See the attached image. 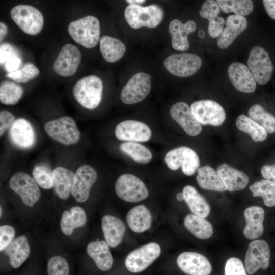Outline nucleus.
<instances>
[{"instance_id":"obj_1","label":"nucleus","mask_w":275,"mask_h":275,"mask_svg":"<svg viewBox=\"0 0 275 275\" xmlns=\"http://www.w3.org/2000/svg\"><path fill=\"white\" fill-rule=\"evenodd\" d=\"M68 31L76 42L86 48L95 47L100 39L99 21L92 15L71 21L68 25Z\"/></svg>"},{"instance_id":"obj_2","label":"nucleus","mask_w":275,"mask_h":275,"mask_svg":"<svg viewBox=\"0 0 275 275\" xmlns=\"http://www.w3.org/2000/svg\"><path fill=\"white\" fill-rule=\"evenodd\" d=\"M103 83L100 78L90 75L78 80L73 88V94L83 107L92 110L99 105L102 99Z\"/></svg>"},{"instance_id":"obj_3","label":"nucleus","mask_w":275,"mask_h":275,"mask_svg":"<svg viewBox=\"0 0 275 275\" xmlns=\"http://www.w3.org/2000/svg\"><path fill=\"white\" fill-rule=\"evenodd\" d=\"M163 16L162 8L155 4L145 7L140 5H129L124 11L126 22L134 29L143 26L155 28L161 22Z\"/></svg>"},{"instance_id":"obj_4","label":"nucleus","mask_w":275,"mask_h":275,"mask_svg":"<svg viewBox=\"0 0 275 275\" xmlns=\"http://www.w3.org/2000/svg\"><path fill=\"white\" fill-rule=\"evenodd\" d=\"M13 21L21 30L30 35H36L43 29L44 18L41 12L31 5H18L10 11Z\"/></svg>"},{"instance_id":"obj_5","label":"nucleus","mask_w":275,"mask_h":275,"mask_svg":"<svg viewBox=\"0 0 275 275\" xmlns=\"http://www.w3.org/2000/svg\"><path fill=\"white\" fill-rule=\"evenodd\" d=\"M47 134L63 145H73L80 139V131L74 120L64 116L47 122L44 126Z\"/></svg>"},{"instance_id":"obj_6","label":"nucleus","mask_w":275,"mask_h":275,"mask_svg":"<svg viewBox=\"0 0 275 275\" xmlns=\"http://www.w3.org/2000/svg\"><path fill=\"white\" fill-rule=\"evenodd\" d=\"M164 161L172 170H177L181 167L182 172L187 176L194 175L200 166V159L197 153L186 146L179 147L168 152Z\"/></svg>"},{"instance_id":"obj_7","label":"nucleus","mask_w":275,"mask_h":275,"mask_svg":"<svg viewBox=\"0 0 275 275\" xmlns=\"http://www.w3.org/2000/svg\"><path fill=\"white\" fill-rule=\"evenodd\" d=\"M115 191L120 198L130 203L143 201L149 195L144 183L136 176L130 174H123L118 178L115 184Z\"/></svg>"},{"instance_id":"obj_8","label":"nucleus","mask_w":275,"mask_h":275,"mask_svg":"<svg viewBox=\"0 0 275 275\" xmlns=\"http://www.w3.org/2000/svg\"><path fill=\"white\" fill-rule=\"evenodd\" d=\"M151 76L144 72L134 74L121 90L120 98L125 104H133L143 101L151 87Z\"/></svg>"},{"instance_id":"obj_9","label":"nucleus","mask_w":275,"mask_h":275,"mask_svg":"<svg viewBox=\"0 0 275 275\" xmlns=\"http://www.w3.org/2000/svg\"><path fill=\"white\" fill-rule=\"evenodd\" d=\"M248 65L256 82L260 85L267 84L270 79L273 66L268 53L260 46H255L251 50Z\"/></svg>"},{"instance_id":"obj_10","label":"nucleus","mask_w":275,"mask_h":275,"mask_svg":"<svg viewBox=\"0 0 275 275\" xmlns=\"http://www.w3.org/2000/svg\"><path fill=\"white\" fill-rule=\"evenodd\" d=\"M9 185L28 206H33L40 198L41 192L38 184L25 173L19 172L14 174L9 180Z\"/></svg>"},{"instance_id":"obj_11","label":"nucleus","mask_w":275,"mask_h":275,"mask_svg":"<svg viewBox=\"0 0 275 275\" xmlns=\"http://www.w3.org/2000/svg\"><path fill=\"white\" fill-rule=\"evenodd\" d=\"M202 64V60L199 56L186 53L170 55L164 61L166 69L171 74L181 77L194 75Z\"/></svg>"},{"instance_id":"obj_12","label":"nucleus","mask_w":275,"mask_h":275,"mask_svg":"<svg viewBox=\"0 0 275 275\" xmlns=\"http://www.w3.org/2000/svg\"><path fill=\"white\" fill-rule=\"evenodd\" d=\"M190 109L198 122L203 125L219 126L224 122L226 117L222 106L211 100L195 101L192 103Z\"/></svg>"},{"instance_id":"obj_13","label":"nucleus","mask_w":275,"mask_h":275,"mask_svg":"<svg viewBox=\"0 0 275 275\" xmlns=\"http://www.w3.org/2000/svg\"><path fill=\"white\" fill-rule=\"evenodd\" d=\"M161 248L155 242L144 245L130 252L126 257L125 265L133 273H138L146 269L160 255Z\"/></svg>"},{"instance_id":"obj_14","label":"nucleus","mask_w":275,"mask_h":275,"mask_svg":"<svg viewBox=\"0 0 275 275\" xmlns=\"http://www.w3.org/2000/svg\"><path fill=\"white\" fill-rule=\"evenodd\" d=\"M270 256V249L266 241L258 239L251 242L245 257V266L248 274H253L260 268L267 269Z\"/></svg>"},{"instance_id":"obj_15","label":"nucleus","mask_w":275,"mask_h":275,"mask_svg":"<svg viewBox=\"0 0 275 275\" xmlns=\"http://www.w3.org/2000/svg\"><path fill=\"white\" fill-rule=\"evenodd\" d=\"M81 59V55L78 48L72 44H66L62 47L54 60L53 70L59 76H71L76 73Z\"/></svg>"},{"instance_id":"obj_16","label":"nucleus","mask_w":275,"mask_h":275,"mask_svg":"<svg viewBox=\"0 0 275 275\" xmlns=\"http://www.w3.org/2000/svg\"><path fill=\"white\" fill-rule=\"evenodd\" d=\"M97 178V172L90 165H82L77 169L71 193L76 201L81 203L88 199L91 188Z\"/></svg>"},{"instance_id":"obj_17","label":"nucleus","mask_w":275,"mask_h":275,"mask_svg":"<svg viewBox=\"0 0 275 275\" xmlns=\"http://www.w3.org/2000/svg\"><path fill=\"white\" fill-rule=\"evenodd\" d=\"M116 137L122 141L147 142L151 138L150 128L145 123L135 120H125L119 123L115 130Z\"/></svg>"},{"instance_id":"obj_18","label":"nucleus","mask_w":275,"mask_h":275,"mask_svg":"<svg viewBox=\"0 0 275 275\" xmlns=\"http://www.w3.org/2000/svg\"><path fill=\"white\" fill-rule=\"evenodd\" d=\"M179 268L188 275H209L212 266L204 255L194 252H184L177 258Z\"/></svg>"},{"instance_id":"obj_19","label":"nucleus","mask_w":275,"mask_h":275,"mask_svg":"<svg viewBox=\"0 0 275 275\" xmlns=\"http://www.w3.org/2000/svg\"><path fill=\"white\" fill-rule=\"evenodd\" d=\"M172 118L188 135L195 136L202 131V127L192 114L188 105L183 102L173 104L170 110Z\"/></svg>"},{"instance_id":"obj_20","label":"nucleus","mask_w":275,"mask_h":275,"mask_svg":"<svg viewBox=\"0 0 275 275\" xmlns=\"http://www.w3.org/2000/svg\"><path fill=\"white\" fill-rule=\"evenodd\" d=\"M12 143L23 149L31 148L36 141V134L31 124L24 118L16 119L9 129Z\"/></svg>"},{"instance_id":"obj_21","label":"nucleus","mask_w":275,"mask_h":275,"mask_svg":"<svg viewBox=\"0 0 275 275\" xmlns=\"http://www.w3.org/2000/svg\"><path fill=\"white\" fill-rule=\"evenodd\" d=\"M229 79L239 91L252 93L256 88V82L246 66L239 62L231 63L228 69Z\"/></svg>"},{"instance_id":"obj_22","label":"nucleus","mask_w":275,"mask_h":275,"mask_svg":"<svg viewBox=\"0 0 275 275\" xmlns=\"http://www.w3.org/2000/svg\"><path fill=\"white\" fill-rule=\"evenodd\" d=\"M196 22L191 20L185 23L177 19L172 20L169 24V31L172 38L173 48L179 51L189 49V43L187 36L196 30Z\"/></svg>"},{"instance_id":"obj_23","label":"nucleus","mask_w":275,"mask_h":275,"mask_svg":"<svg viewBox=\"0 0 275 275\" xmlns=\"http://www.w3.org/2000/svg\"><path fill=\"white\" fill-rule=\"evenodd\" d=\"M248 26V21L244 16L231 15L226 21V26L217 40V45L221 49L228 47L235 39Z\"/></svg>"},{"instance_id":"obj_24","label":"nucleus","mask_w":275,"mask_h":275,"mask_svg":"<svg viewBox=\"0 0 275 275\" xmlns=\"http://www.w3.org/2000/svg\"><path fill=\"white\" fill-rule=\"evenodd\" d=\"M264 215V210L260 206H251L244 210V217L246 225L243 233L246 238L250 240L256 239L263 235Z\"/></svg>"},{"instance_id":"obj_25","label":"nucleus","mask_w":275,"mask_h":275,"mask_svg":"<svg viewBox=\"0 0 275 275\" xmlns=\"http://www.w3.org/2000/svg\"><path fill=\"white\" fill-rule=\"evenodd\" d=\"M217 173L227 190L236 191L245 188L249 183L247 175L227 164L218 166Z\"/></svg>"},{"instance_id":"obj_26","label":"nucleus","mask_w":275,"mask_h":275,"mask_svg":"<svg viewBox=\"0 0 275 275\" xmlns=\"http://www.w3.org/2000/svg\"><path fill=\"white\" fill-rule=\"evenodd\" d=\"M102 229L108 245L112 248L117 246L121 242L125 231V226L120 219L109 215L103 216Z\"/></svg>"},{"instance_id":"obj_27","label":"nucleus","mask_w":275,"mask_h":275,"mask_svg":"<svg viewBox=\"0 0 275 275\" xmlns=\"http://www.w3.org/2000/svg\"><path fill=\"white\" fill-rule=\"evenodd\" d=\"M5 254L9 258V263L14 268H19L28 259L30 247L26 237L21 235L5 249Z\"/></svg>"},{"instance_id":"obj_28","label":"nucleus","mask_w":275,"mask_h":275,"mask_svg":"<svg viewBox=\"0 0 275 275\" xmlns=\"http://www.w3.org/2000/svg\"><path fill=\"white\" fill-rule=\"evenodd\" d=\"M75 173L64 167H57L52 172L53 189L56 195L62 200L67 199L71 193Z\"/></svg>"},{"instance_id":"obj_29","label":"nucleus","mask_w":275,"mask_h":275,"mask_svg":"<svg viewBox=\"0 0 275 275\" xmlns=\"http://www.w3.org/2000/svg\"><path fill=\"white\" fill-rule=\"evenodd\" d=\"M108 246L106 242L97 240L89 243L87 248V254L94 260L97 267L103 271L109 270L113 263Z\"/></svg>"},{"instance_id":"obj_30","label":"nucleus","mask_w":275,"mask_h":275,"mask_svg":"<svg viewBox=\"0 0 275 275\" xmlns=\"http://www.w3.org/2000/svg\"><path fill=\"white\" fill-rule=\"evenodd\" d=\"M182 193L184 200L194 214L204 218L208 217L210 212V206L193 186H185Z\"/></svg>"},{"instance_id":"obj_31","label":"nucleus","mask_w":275,"mask_h":275,"mask_svg":"<svg viewBox=\"0 0 275 275\" xmlns=\"http://www.w3.org/2000/svg\"><path fill=\"white\" fill-rule=\"evenodd\" d=\"M100 50L104 60L114 63L121 59L126 51L124 44L118 39L104 35L99 41Z\"/></svg>"},{"instance_id":"obj_32","label":"nucleus","mask_w":275,"mask_h":275,"mask_svg":"<svg viewBox=\"0 0 275 275\" xmlns=\"http://www.w3.org/2000/svg\"><path fill=\"white\" fill-rule=\"evenodd\" d=\"M126 220L128 226L133 231L142 233L150 227L152 216L148 208L144 205H140L128 211Z\"/></svg>"},{"instance_id":"obj_33","label":"nucleus","mask_w":275,"mask_h":275,"mask_svg":"<svg viewBox=\"0 0 275 275\" xmlns=\"http://www.w3.org/2000/svg\"><path fill=\"white\" fill-rule=\"evenodd\" d=\"M196 180L202 188L218 192L226 190L217 171L209 166L206 165L198 168Z\"/></svg>"},{"instance_id":"obj_34","label":"nucleus","mask_w":275,"mask_h":275,"mask_svg":"<svg viewBox=\"0 0 275 275\" xmlns=\"http://www.w3.org/2000/svg\"><path fill=\"white\" fill-rule=\"evenodd\" d=\"M87 221L85 210L80 206H74L70 211H65L62 215L60 227L62 232L71 235L74 229L83 226Z\"/></svg>"},{"instance_id":"obj_35","label":"nucleus","mask_w":275,"mask_h":275,"mask_svg":"<svg viewBox=\"0 0 275 275\" xmlns=\"http://www.w3.org/2000/svg\"><path fill=\"white\" fill-rule=\"evenodd\" d=\"M184 224L188 231L199 239H207L213 234L211 224L204 218L195 214L187 215L184 218Z\"/></svg>"},{"instance_id":"obj_36","label":"nucleus","mask_w":275,"mask_h":275,"mask_svg":"<svg viewBox=\"0 0 275 275\" xmlns=\"http://www.w3.org/2000/svg\"><path fill=\"white\" fill-rule=\"evenodd\" d=\"M236 125L239 130L248 134L255 142L263 141L267 137V132L263 127L244 115L238 116Z\"/></svg>"},{"instance_id":"obj_37","label":"nucleus","mask_w":275,"mask_h":275,"mask_svg":"<svg viewBox=\"0 0 275 275\" xmlns=\"http://www.w3.org/2000/svg\"><path fill=\"white\" fill-rule=\"evenodd\" d=\"M249 188L254 197H261L267 207L275 206V182L266 179L256 182Z\"/></svg>"},{"instance_id":"obj_38","label":"nucleus","mask_w":275,"mask_h":275,"mask_svg":"<svg viewBox=\"0 0 275 275\" xmlns=\"http://www.w3.org/2000/svg\"><path fill=\"white\" fill-rule=\"evenodd\" d=\"M120 149L138 163L147 164L152 158V154L149 149L137 142L122 143L120 145Z\"/></svg>"},{"instance_id":"obj_39","label":"nucleus","mask_w":275,"mask_h":275,"mask_svg":"<svg viewBox=\"0 0 275 275\" xmlns=\"http://www.w3.org/2000/svg\"><path fill=\"white\" fill-rule=\"evenodd\" d=\"M249 117L263 127L267 132H275V117L267 112L261 105L256 104L248 111Z\"/></svg>"},{"instance_id":"obj_40","label":"nucleus","mask_w":275,"mask_h":275,"mask_svg":"<svg viewBox=\"0 0 275 275\" xmlns=\"http://www.w3.org/2000/svg\"><path fill=\"white\" fill-rule=\"evenodd\" d=\"M221 10L225 13L234 12L235 15L246 16L251 13L254 4L251 0H217Z\"/></svg>"},{"instance_id":"obj_41","label":"nucleus","mask_w":275,"mask_h":275,"mask_svg":"<svg viewBox=\"0 0 275 275\" xmlns=\"http://www.w3.org/2000/svg\"><path fill=\"white\" fill-rule=\"evenodd\" d=\"M23 94L22 88L19 85L9 81H4L0 85V101L7 105L16 104Z\"/></svg>"},{"instance_id":"obj_42","label":"nucleus","mask_w":275,"mask_h":275,"mask_svg":"<svg viewBox=\"0 0 275 275\" xmlns=\"http://www.w3.org/2000/svg\"><path fill=\"white\" fill-rule=\"evenodd\" d=\"M52 172L46 164H38L33 170V178L40 187L50 189L53 187Z\"/></svg>"},{"instance_id":"obj_43","label":"nucleus","mask_w":275,"mask_h":275,"mask_svg":"<svg viewBox=\"0 0 275 275\" xmlns=\"http://www.w3.org/2000/svg\"><path fill=\"white\" fill-rule=\"evenodd\" d=\"M39 73V69L35 65L28 63L20 69L8 73L7 77L18 83H26L37 77Z\"/></svg>"},{"instance_id":"obj_44","label":"nucleus","mask_w":275,"mask_h":275,"mask_svg":"<svg viewBox=\"0 0 275 275\" xmlns=\"http://www.w3.org/2000/svg\"><path fill=\"white\" fill-rule=\"evenodd\" d=\"M48 275H69V267L67 260L60 256L51 258L47 266Z\"/></svg>"},{"instance_id":"obj_45","label":"nucleus","mask_w":275,"mask_h":275,"mask_svg":"<svg viewBox=\"0 0 275 275\" xmlns=\"http://www.w3.org/2000/svg\"><path fill=\"white\" fill-rule=\"evenodd\" d=\"M225 275L248 274L241 260L236 257H231L226 263Z\"/></svg>"},{"instance_id":"obj_46","label":"nucleus","mask_w":275,"mask_h":275,"mask_svg":"<svg viewBox=\"0 0 275 275\" xmlns=\"http://www.w3.org/2000/svg\"><path fill=\"white\" fill-rule=\"evenodd\" d=\"M220 11L221 9L216 1L206 0L203 3L199 14L202 18L208 20L218 16Z\"/></svg>"},{"instance_id":"obj_47","label":"nucleus","mask_w":275,"mask_h":275,"mask_svg":"<svg viewBox=\"0 0 275 275\" xmlns=\"http://www.w3.org/2000/svg\"><path fill=\"white\" fill-rule=\"evenodd\" d=\"M15 231L14 228L8 225L0 227V250H5L13 240Z\"/></svg>"},{"instance_id":"obj_48","label":"nucleus","mask_w":275,"mask_h":275,"mask_svg":"<svg viewBox=\"0 0 275 275\" xmlns=\"http://www.w3.org/2000/svg\"><path fill=\"white\" fill-rule=\"evenodd\" d=\"M208 31L210 37L215 38L222 34L225 23L223 18L219 16L211 18L208 20Z\"/></svg>"},{"instance_id":"obj_49","label":"nucleus","mask_w":275,"mask_h":275,"mask_svg":"<svg viewBox=\"0 0 275 275\" xmlns=\"http://www.w3.org/2000/svg\"><path fill=\"white\" fill-rule=\"evenodd\" d=\"M15 116L11 112L3 110L0 112V135L2 136L15 121Z\"/></svg>"},{"instance_id":"obj_50","label":"nucleus","mask_w":275,"mask_h":275,"mask_svg":"<svg viewBox=\"0 0 275 275\" xmlns=\"http://www.w3.org/2000/svg\"><path fill=\"white\" fill-rule=\"evenodd\" d=\"M18 55L14 48L10 44L5 43L1 45L0 47V62L1 65L5 63L12 57Z\"/></svg>"},{"instance_id":"obj_51","label":"nucleus","mask_w":275,"mask_h":275,"mask_svg":"<svg viewBox=\"0 0 275 275\" xmlns=\"http://www.w3.org/2000/svg\"><path fill=\"white\" fill-rule=\"evenodd\" d=\"M21 64V59L17 55L8 60L4 66L5 70L8 73H10L18 70Z\"/></svg>"},{"instance_id":"obj_52","label":"nucleus","mask_w":275,"mask_h":275,"mask_svg":"<svg viewBox=\"0 0 275 275\" xmlns=\"http://www.w3.org/2000/svg\"><path fill=\"white\" fill-rule=\"evenodd\" d=\"M261 172L265 179L275 182V164L263 166L261 168Z\"/></svg>"},{"instance_id":"obj_53","label":"nucleus","mask_w":275,"mask_h":275,"mask_svg":"<svg viewBox=\"0 0 275 275\" xmlns=\"http://www.w3.org/2000/svg\"><path fill=\"white\" fill-rule=\"evenodd\" d=\"M263 3L268 15L275 19V0H264Z\"/></svg>"},{"instance_id":"obj_54","label":"nucleus","mask_w":275,"mask_h":275,"mask_svg":"<svg viewBox=\"0 0 275 275\" xmlns=\"http://www.w3.org/2000/svg\"><path fill=\"white\" fill-rule=\"evenodd\" d=\"M8 28L7 26L2 22H0V41L2 42V40L5 38L7 34Z\"/></svg>"},{"instance_id":"obj_55","label":"nucleus","mask_w":275,"mask_h":275,"mask_svg":"<svg viewBox=\"0 0 275 275\" xmlns=\"http://www.w3.org/2000/svg\"><path fill=\"white\" fill-rule=\"evenodd\" d=\"M126 2L129 5H140L145 2V0H127Z\"/></svg>"},{"instance_id":"obj_56","label":"nucleus","mask_w":275,"mask_h":275,"mask_svg":"<svg viewBox=\"0 0 275 275\" xmlns=\"http://www.w3.org/2000/svg\"><path fill=\"white\" fill-rule=\"evenodd\" d=\"M198 34V36L199 37V38L201 39L204 38L205 36V32L202 29L199 30Z\"/></svg>"},{"instance_id":"obj_57","label":"nucleus","mask_w":275,"mask_h":275,"mask_svg":"<svg viewBox=\"0 0 275 275\" xmlns=\"http://www.w3.org/2000/svg\"><path fill=\"white\" fill-rule=\"evenodd\" d=\"M177 199L179 201H182L184 200V196L182 193H178L176 195Z\"/></svg>"},{"instance_id":"obj_58","label":"nucleus","mask_w":275,"mask_h":275,"mask_svg":"<svg viewBox=\"0 0 275 275\" xmlns=\"http://www.w3.org/2000/svg\"><path fill=\"white\" fill-rule=\"evenodd\" d=\"M0 212H1V217L2 216V207H1V211H0Z\"/></svg>"}]
</instances>
